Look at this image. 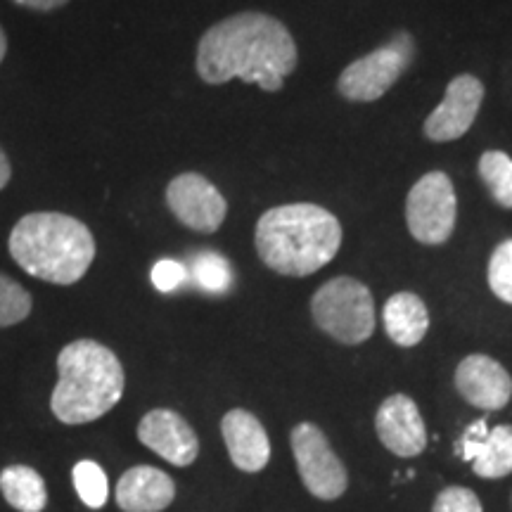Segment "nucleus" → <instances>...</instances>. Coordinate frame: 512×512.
Instances as JSON below:
<instances>
[{
	"mask_svg": "<svg viewBox=\"0 0 512 512\" xmlns=\"http://www.w3.org/2000/svg\"><path fill=\"white\" fill-rule=\"evenodd\" d=\"M0 494L19 512H41L48 503L46 482L27 465H12L0 472Z\"/></svg>",
	"mask_w": 512,
	"mask_h": 512,
	"instance_id": "nucleus-18",
	"label": "nucleus"
},
{
	"mask_svg": "<svg viewBox=\"0 0 512 512\" xmlns=\"http://www.w3.org/2000/svg\"><path fill=\"white\" fill-rule=\"evenodd\" d=\"M456 389L470 406L501 411L512 399V377L491 356L472 354L456 368Z\"/></svg>",
	"mask_w": 512,
	"mask_h": 512,
	"instance_id": "nucleus-12",
	"label": "nucleus"
},
{
	"mask_svg": "<svg viewBox=\"0 0 512 512\" xmlns=\"http://www.w3.org/2000/svg\"><path fill=\"white\" fill-rule=\"evenodd\" d=\"M458 221L456 188L444 171L422 176L408 192L406 223L420 245H444Z\"/></svg>",
	"mask_w": 512,
	"mask_h": 512,
	"instance_id": "nucleus-7",
	"label": "nucleus"
},
{
	"mask_svg": "<svg viewBox=\"0 0 512 512\" xmlns=\"http://www.w3.org/2000/svg\"><path fill=\"white\" fill-rule=\"evenodd\" d=\"M458 451L463 460L472 463L484 479L508 477L512 472V425L486 427V420H477L467 427Z\"/></svg>",
	"mask_w": 512,
	"mask_h": 512,
	"instance_id": "nucleus-14",
	"label": "nucleus"
},
{
	"mask_svg": "<svg viewBox=\"0 0 512 512\" xmlns=\"http://www.w3.org/2000/svg\"><path fill=\"white\" fill-rule=\"evenodd\" d=\"M311 316L325 335L342 344H361L375 332V302L363 283L339 275L311 299Z\"/></svg>",
	"mask_w": 512,
	"mask_h": 512,
	"instance_id": "nucleus-5",
	"label": "nucleus"
},
{
	"mask_svg": "<svg viewBox=\"0 0 512 512\" xmlns=\"http://www.w3.org/2000/svg\"><path fill=\"white\" fill-rule=\"evenodd\" d=\"M166 204L183 226L197 233H216L228 214L226 197L200 174L176 176L166 188Z\"/></svg>",
	"mask_w": 512,
	"mask_h": 512,
	"instance_id": "nucleus-9",
	"label": "nucleus"
},
{
	"mask_svg": "<svg viewBox=\"0 0 512 512\" xmlns=\"http://www.w3.org/2000/svg\"><path fill=\"white\" fill-rule=\"evenodd\" d=\"M432 512H484L482 501L472 489L465 486H448L434 501Z\"/></svg>",
	"mask_w": 512,
	"mask_h": 512,
	"instance_id": "nucleus-24",
	"label": "nucleus"
},
{
	"mask_svg": "<svg viewBox=\"0 0 512 512\" xmlns=\"http://www.w3.org/2000/svg\"><path fill=\"white\" fill-rule=\"evenodd\" d=\"M484 100V86L477 76L460 74L448 83L444 100L425 121V136L434 143L463 138L475 124Z\"/></svg>",
	"mask_w": 512,
	"mask_h": 512,
	"instance_id": "nucleus-10",
	"label": "nucleus"
},
{
	"mask_svg": "<svg viewBox=\"0 0 512 512\" xmlns=\"http://www.w3.org/2000/svg\"><path fill=\"white\" fill-rule=\"evenodd\" d=\"M489 287L501 302L512 304V240L501 242L491 254Z\"/></svg>",
	"mask_w": 512,
	"mask_h": 512,
	"instance_id": "nucleus-23",
	"label": "nucleus"
},
{
	"mask_svg": "<svg viewBox=\"0 0 512 512\" xmlns=\"http://www.w3.org/2000/svg\"><path fill=\"white\" fill-rule=\"evenodd\" d=\"M15 3L24 5V8H29V10H38V12H50V10H57V8H62V5H67L69 0H15Z\"/></svg>",
	"mask_w": 512,
	"mask_h": 512,
	"instance_id": "nucleus-26",
	"label": "nucleus"
},
{
	"mask_svg": "<svg viewBox=\"0 0 512 512\" xmlns=\"http://www.w3.org/2000/svg\"><path fill=\"white\" fill-rule=\"evenodd\" d=\"M5 53H8V38H5V31L0 27V62L5 60Z\"/></svg>",
	"mask_w": 512,
	"mask_h": 512,
	"instance_id": "nucleus-28",
	"label": "nucleus"
},
{
	"mask_svg": "<svg viewBox=\"0 0 512 512\" xmlns=\"http://www.w3.org/2000/svg\"><path fill=\"white\" fill-rule=\"evenodd\" d=\"M185 280H188V268H185L181 261L162 259L157 261L155 268H152V285H155L159 292H174L185 283Z\"/></svg>",
	"mask_w": 512,
	"mask_h": 512,
	"instance_id": "nucleus-25",
	"label": "nucleus"
},
{
	"mask_svg": "<svg viewBox=\"0 0 512 512\" xmlns=\"http://www.w3.org/2000/svg\"><path fill=\"white\" fill-rule=\"evenodd\" d=\"M174 496V479L150 465L131 467L117 484V503L124 512H162Z\"/></svg>",
	"mask_w": 512,
	"mask_h": 512,
	"instance_id": "nucleus-16",
	"label": "nucleus"
},
{
	"mask_svg": "<svg viewBox=\"0 0 512 512\" xmlns=\"http://www.w3.org/2000/svg\"><path fill=\"white\" fill-rule=\"evenodd\" d=\"M297 67V43L280 19L240 12L204 31L197 46V74L211 86L230 79L275 93Z\"/></svg>",
	"mask_w": 512,
	"mask_h": 512,
	"instance_id": "nucleus-1",
	"label": "nucleus"
},
{
	"mask_svg": "<svg viewBox=\"0 0 512 512\" xmlns=\"http://www.w3.org/2000/svg\"><path fill=\"white\" fill-rule=\"evenodd\" d=\"M415 55V41L411 34L401 31L392 38V43L363 55L361 60L351 62L339 74L337 91L351 102H373L380 100L396 81L406 74L408 64Z\"/></svg>",
	"mask_w": 512,
	"mask_h": 512,
	"instance_id": "nucleus-6",
	"label": "nucleus"
},
{
	"mask_svg": "<svg viewBox=\"0 0 512 512\" xmlns=\"http://www.w3.org/2000/svg\"><path fill=\"white\" fill-rule=\"evenodd\" d=\"M19 268L53 285H74L95 259V238L86 223L60 211L22 216L8 240Z\"/></svg>",
	"mask_w": 512,
	"mask_h": 512,
	"instance_id": "nucleus-3",
	"label": "nucleus"
},
{
	"mask_svg": "<svg viewBox=\"0 0 512 512\" xmlns=\"http://www.w3.org/2000/svg\"><path fill=\"white\" fill-rule=\"evenodd\" d=\"M188 273L204 292L226 294L233 287V268L216 252H200L192 256Z\"/></svg>",
	"mask_w": 512,
	"mask_h": 512,
	"instance_id": "nucleus-20",
	"label": "nucleus"
},
{
	"mask_svg": "<svg viewBox=\"0 0 512 512\" xmlns=\"http://www.w3.org/2000/svg\"><path fill=\"white\" fill-rule=\"evenodd\" d=\"M138 439L176 467L192 465L200 453L195 430L185 418L169 408H157V411L147 413L138 425Z\"/></svg>",
	"mask_w": 512,
	"mask_h": 512,
	"instance_id": "nucleus-13",
	"label": "nucleus"
},
{
	"mask_svg": "<svg viewBox=\"0 0 512 512\" xmlns=\"http://www.w3.org/2000/svg\"><path fill=\"white\" fill-rule=\"evenodd\" d=\"M254 242L268 268L304 278L335 259L342 247V223L318 204H283L261 216Z\"/></svg>",
	"mask_w": 512,
	"mask_h": 512,
	"instance_id": "nucleus-2",
	"label": "nucleus"
},
{
	"mask_svg": "<svg viewBox=\"0 0 512 512\" xmlns=\"http://www.w3.org/2000/svg\"><path fill=\"white\" fill-rule=\"evenodd\" d=\"M384 330H387L389 339L399 347H415L422 342L430 328V313L427 306L418 294L413 292H399L389 297L382 311Z\"/></svg>",
	"mask_w": 512,
	"mask_h": 512,
	"instance_id": "nucleus-17",
	"label": "nucleus"
},
{
	"mask_svg": "<svg viewBox=\"0 0 512 512\" xmlns=\"http://www.w3.org/2000/svg\"><path fill=\"white\" fill-rule=\"evenodd\" d=\"M292 451L299 477L320 501H335L347 491L349 477L325 434L313 422H299L292 430Z\"/></svg>",
	"mask_w": 512,
	"mask_h": 512,
	"instance_id": "nucleus-8",
	"label": "nucleus"
},
{
	"mask_svg": "<svg viewBox=\"0 0 512 512\" xmlns=\"http://www.w3.org/2000/svg\"><path fill=\"white\" fill-rule=\"evenodd\" d=\"M12 178V166H10V159L8 155L3 152V147H0V190L5 188V185L10 183Z\"/></svg>",
	"mask_w": 512,
	"mask_h": 512,
	"instance_id": "nucleus-27",
	"label": "nucleus"
},
{
	"mask_svg": "<svg viewBox=\"0 0 512 512\" xmlns=\"http://www.w3.org/2000/svg\"><path fill=\"white\" fill-rule=\"evenodd\" d=\"M479 176L498 207L512 209V159L501 150L484 152L479 159Z\"/></svg>",
	"mask_w": 512,
	"mask_h": 512,
	"instance_id": "nucleus-19",
	"label": "nucleus"
},
{
	"mask_svg": "<svg viewBox=\"0 0 512 512\" xmlns=\"http://www.w3.org/2000/svg\"><path fill=\"white\" fill-rule=\"evenodd\" d=\"M74 486L76 494L88 508L100 510L102 505L107 503V496H110V484H107L105 470L93 460H81V463L74 465Z\"/></svg>",
	"mask_w": 512,
	"mask_h": 512,
	"instance_id": "nucleus-21",
	"label": "nucleus"
},
{
	"mask_svg": "<svg viewBox=\"0 0 512 512\" xmlns=\"http://www.w3.org/2000/svg\"><path fill=\"white\" fill-rule=\"evenodd\" d=\"M377 439L382 441L394 456L413 458L425 451L427 430L418 403L406 394H394L377 408L375 415Z\"/></svg>",
	"mask_w": 512,
	"mask_h": 512,
	"instance_id": "nucleus-11",
	"label": "nucleus"
},
{
	"mask_svg": "<svg viewBox=\"0 0 512 512\" xmlns=\"http://www.w3.org/2000/svg\"><path fill=\"white\" fill-rule=\"evenodd\" d=\"M221 434L228 456L242 472H261L271 460V441L259 418L242 408H233L223 415Z\"/></svg>",
	"mask_w": 512,
	"mask_h": 512,
	"instance_id": "nucleus-15",
	"label": "nucleus"
},
{
	"mask_svg": "<svg viewBox=\"0 0 512 512\" xmlns=\"http://www.w3.org/2000/svg\"><path fill=\"white\" fill-rule=\"evenodd\" d=\"M53 415L64 425H86L112 411L124 396V368L112 349L95 339H76L57 356Z\"/></svg>",
	"mask_w": 512,
	"mask_h": 512,
	"instance_id": "nucleus-4",
	"label": "nucleus"
},
{
	"mask_svg": "<svg viewBox=\"0 0 512 512\" xmlns=\"http://www.w3.org/2000/svg\"><path fill=\"white\" fill-rule=\"evenodd\" d=\"M31 294L10 275L0 273V328L22 323L31 313Z\"/></svg>",
	"mask_w": 512,
	"mask_h": 512,
	"instance_id": "nucleus-22",
	"label": "nucleus"
}]
</instances>
